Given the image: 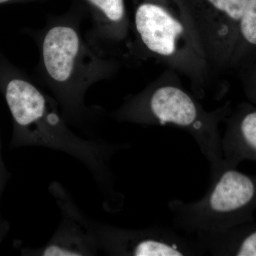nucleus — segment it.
I'll use <instances>...</instances> for the list:
<instances>
[{
  "label": "nucleus",
  "mask_w": 256,
  "mask_h": 256,
  "mask_svg": "<svg viewBox=\"0 0 256 256\" xmlns=\"http://www.w3.org/2000/svg\"><path fill=\"white\" fill-rule=\"evenodd\" d=\"M12 76L4 86L5 98L23 142L60 152L82 163L102 194L104 208L110 213L120 212L124 196L116 188L111 162L119 152L129 149L130 144L79 136L69 127L56 100L38 82Z\"/></svg>",
  "instance_id": "obj_1"
},
{
  "label": "nucleus",
  "mask_w": 256,
  "mask_h": 256,
  "mask_svg": "<svg viewBox=\"0 0 256 256\" xmlns=\"http://www.w3.org/2000/svg\"><path fill=\"white\" fill-rule=\"evenodd\" d=\"M82 26L80 16L67 15L50 18L33 36L38 50V84L50 92L69 124L86 130L102 112L87 106L88 92L114 76L122 62L92 48Z\"/></svg>",
  "instance_id": "obj_2"
},
{
  "label": "nucleus",
  "mask_w": 256,
  "mask_h": 256,
  "mask_svg": "<svg viewBox=\"0 0 256 256\" xmlns=\"http://www.w3.org/2000/svg\"><path fill=\"white\" fill-rule=\"evenodd\" d=\"M227 102L207 112L192 96L174 85L154 86L130 96L111 114L119 122L142 126H170L182 129L194 138L208 160L210 175L224 165L220 124L232 112Z\"/></svg>",
  "instance_id": "obj_3"
},
{
  "label": "nucleus",
  "mask_w": 256,
  "mask_h": 256,
  "mask_svg": "<svg viewBox=\"0 0 256 256\" xmlns=\"http://www.w3.org/2000/svg\"><path fill=\"white\" fill-rule=\"evenodd\" d=\"M168 207L174 226L188 234L214 233L254 222L256 175L225 164L210 176V186L198 201L172 200Z\"/></svg>",
  "instance_id": "obj_4"
},
{
  "label": "nucleus",
  "mask_w": 256,
  "mask_h": 256,
  "mask_svg": "<svg viewBox=\"0 0 256 256\" xmlns=\"http://www.w3.org/2000/svg\"><path fill=\"white\" fill-rule=\"evenodd\" d=\"M50 192L60 214L76 222L94 239L99 250L110 256H192L206 254L192 240L166 228H124L101 223L86 214L62 184L53 182Z\"/></svg>",
  "instance_id": "obj_5"
},
{
  "label": "nucleus",
  "mask_w": 256,
  "mask_h": 256,
  "mask_svg": "<svg viewBox=\"0 0 256 256\" xmlns=\"http://www.w3.org/2000/svg\"><path fill=\"white\" fill-rule=\"evenodd\" d=\"M224 122L226 129L222 148L225 164L238 168L244 161L256 163V106L240 104Z\"/></svg>",
  "instance_id": "obj_6"
},
{
  "label": "nucleus",
  "mask_w": 256,
  "mask_h": 256,
  "mask_svg": "<svg viewBox=\"0 0 256 256\" xmlns=\"http://www.w3.org/2000/svg\"><path fill=\"white\" fill-rule=\"evenodd\" d=\"M62 216L56 232L44 246L32 250L37 256H90L99 250L94 239L82 226L66 216Z\"/></svg>",
  "instance_id": "obj_7"
},
{
  "label": "nucleus",
  "mask_w": 256,
  "mask_h": 256,
  "mask_svg": "<svg viewBox=\"0 0 256 256\" xmlns=\"http://www.w3.org/2000/svg\"><path fill=\"white\" fill-rule=\"evenodd\" d=\"M197 242L206 252L217 256H256V223L237 226L214 233L196 234Z\"/></svg>",
  "instance_id": "obj_8"
},
{
  "label": "nucleus",
  "mask_w": 256,
  "mask_h": 256,
  "mask_svg": "<svg viewBox=\"0 0 256 256\" xmlns=\"http://www.w3.org/2000/svg\"><path fill=\"white\" fill-rule=\"evenodd\" d=\"M212 11L206 15L212 20L226 18L240 24L249 0H206Z\"/></svg>",
  "instance_id": "obj_9"
},
{
  "label": "nucleus",
  "mask_w": 256,
  "mask_h": 256,
  "mask_svg": "<svg viewBox=\"0 0 256 256\" xmlns=\"http://www.w3.org/2000/svg\"><path fill=\"white\" fill-rule=\"evenodd\" d=\"M242 72L246 94L250 104L256 106V60Z\"/></svg>",
  "instance_id": "obj_10"
},
{
  "label": "nucleus",
  "mask_w": 256,
  "mask_h": 256,
  "mask_svg": "<svg viewBox=\"0 0 256 256\" xmlns=\"http://www.w3.org/2000/svg\"><path fill=\"white\" fill-rule=\"evenodd\" d=\"M12 1H13V0H0V4H5V3L10 2Z\"/></svg>",
  "instance_id": "obj_11"
}]
</instances>
